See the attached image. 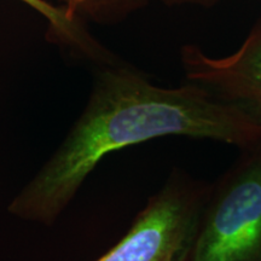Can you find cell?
<instances>
[{"mask_svg": "<svg viewBox=\"0 0 261 261\" xmlns=\"http://www.w3.org/2000/svg\"><path fill=\"white\" fill-rule=\"evenodd\" d=\"M168 136L218 140L244 149L261 142V122L200 84L165 89L125 68L106 69L79 120L10 202L9 213L51 226L107 155Z\"/></svg>", "mask_w": 261, "mask_h": 261, "instance_id": "obj_1", "label": "cell"}, {"mask_svg": "<svg viewBox=\"0 0 261 261\" xmlns=\"http://www.w3.org/2000/svg\"><path fill=\"white\" fill-rule=\"evenodd\" d=\"M210 187L187 261H261V142Z\"/></svg>", "mask_w": 261, "mask_h": 261, "instance_id": "obj_2", "label": "cell"}, {"mask_svg": "<svg viewBox=\"0 0 261 261\" xmlns=\"http://www.w3.org/2000/svg\"><path fill=\"white\" fill-rule=\"evenodd\" d=\"M210 187L175 171L96 261H187Z\"/></svg>", "mask_w": 261, "mask_h": 261, "instance_id": "obj_3", "label": "cell"}, {"mask_svg": "<svg viewBox=\"0 0 261 261\" xmlns=\"http://www.w3.org/2000/svg\"><path fill=\"white\" fill-rule=\"evenodd\" d=\"M182 63L189 79L218 90L261 122V27L231 56L212 58L200 48L187 46Z\"/></svg>", "mask_w": 261, "mask_h": 261, "instance_id": "obj_4", "label": "cell"}, {"mask_svg": "<svg viewBox=\"0 0 261 261\" xmlns=\"http://www.w3.org/2000/svg\"><path fill=\"white\" fill-rule=\"evenodd\" d=\"M41 15L50 25V32L56 39L67 46L73 47L86 57L97 60L102 58L103 51L81 27L77 18L64 6H55L46 0H19Z\"/></svg>", "mask_w": 261, "mask_h": 261, "instance_id": "obj_5", "label": "cell"}, {"mask_svg": "<svg viewBox=\"0 0 261 261\" xmlns=\"http://www.w3.org/2000/svg\"><path fill=\"white\" fill-rule=\"evenodd\" d=\"M64 8L75 17L79 16H97L102 14L104 9L114 4L116 0H62Z\"/></svg>", "mask_w": 261, "mask_h": 261, "instance_id": "obj_6", "label": "cell"}, {"mask_svg": "<svg viewBox=\"0 0 261 261\" xmlns=\"http://www.w3.org/2000/svg\"><path fill=\"white\" fill-rule=\"evenodd\" d=\"M172 2H178V0H172ZM180 2H185V0H180ZM192 2H195V0H192Z\"/></svg>", "mask_w": 261, "mask_h": 261, "instance_id": "obj_7", "label": "cell"}]
</instances>
